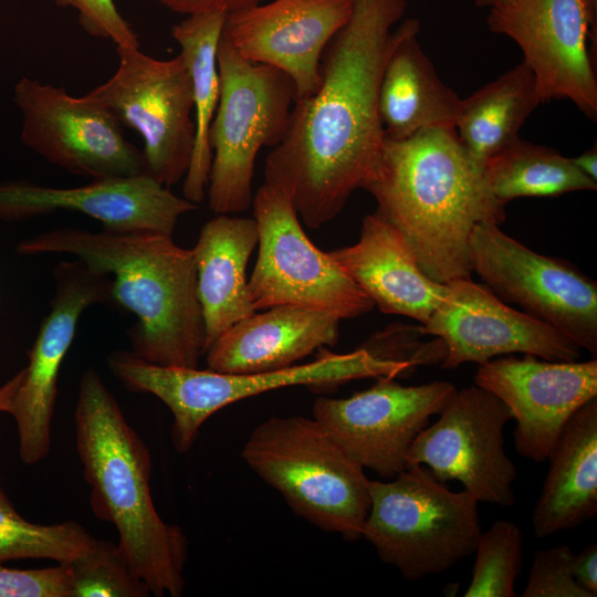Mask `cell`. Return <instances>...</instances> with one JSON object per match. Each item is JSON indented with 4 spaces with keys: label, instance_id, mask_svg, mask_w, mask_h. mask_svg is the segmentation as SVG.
Listing matches in <instances>:
<instances>
[{
    "label": "cell",
    "instance_id": "4",
    "mask_svg": "<svg viewBox=\"0 0 597 597\" xmlns=\"http://www.w3.org/2000/svg\"><path fill=\"white\" fill-rule=\"evenodd\" d=\"M74 421L94 515L116 527L118 546L153 595L181 596L188 540L158 514L149 450L94 369L81 378Z\"/></svg>",
    "mask_w": 597,
    "mask_h": 597
},
{
    "label": "cell",
    "instance_id": "35",
    "mask_svg": "<svg viewBox=\"0 0 597 597\" xmlns=\"http://www.w3.org/2000/svg\"><path fill=\"white\" fill-rule=\"evenodd\" d=\"M77 12L78 23L90 35L111 40L116 46L139 48L138 35L122 17L114 0H53Z\"/></svg>",
    "mask_w": 597,
    "mask_h": 597
},
{
    "label": "cell",
    "instance_id": "21",
    "mask_svg": "<svg viewBox=\"0 0 597 597\" xmlns=\"http://www.w3.org/2000/svg\"><path fill=\"white\" fill-rule=\"evenodd\" d=\"M334 313L279 305L253 313L224 331L205 352L208 369L254 374L289 368L339 337Z\"/></svg>",
    "mask_w": 597,
    "mask_h": 597
},
{
    "label": "cell",
    "instance_id": "16",
    "mask_svg": "<svg viewBox=\"0 0 597 597\" xmlns=\"http://www.w3.org/2000/svg\"><path fill=\"white\" fill-rule=\"evenodd\" d=\"M53 275L55 291L50 312L28 352L29 364L7 412L17 425L20 459L29 465L50 452L60 368L81 315L90 306L112 300L111 277L77 259L59 263Z\"/></svg>",
    "mask_w": 597,
    "mask_h": 597
},
{
    "label": "cell",
    "instance_id": "5",
    "mask_svg": "<svg viewBox=\"0 0 597 597\" xmlns=\"http://www.w3.org/2000/svg\"><path fill=\"white\" fill-rule=\"evenodd\" d=\"M107 365L128 390L151 394L170 409L174 417L171 441L181 453L192 447L208 418L244 398L289 386L325 390L352 380L397 378L413 373L405 363L378 358L362 347L345 354L323 347L313 362L254 374L161 366L124 350L112 353Z\"/></svg>",
    "mask_w": 597,
    "mask_h": 597
},
{
    "label": "cell",
    "instance_id": "12",
    "mask_svg": "<svg viewBox=\"0 0 597 597\" xmlns=\"http://www.w3.org/2000/svg\"><path fill=\"white\" fill-rule=\"evenodd\" d=\"M486 23L520 46L542 103L569 100L596 122L597 0H507Z\"/></svg>",
    "mask_w": 597,
    "mask_h": 597
},
{
    "label": "cell",
    "instance_id": "22",
    "mask_svg": "<svg viewBox=\"0 0 597 597\" xmlns=\"http://www.w3.org/2000/svg\"><path fill=\"white\" fill-rule=\"evenodd\" d=\"M328 253L383 313L425 324L444 296L447 284L421 270L399 231L377 212L365 216L357 242Z\"/></svg>",
    "mask_w": 597,
    "mask_h": 597
},
{
    "label": "cell",
    "instance_id": "8",
    "mask_svg": "<svg viewBox=\"0 0 597 597\" xmlns=\"http://www.w3.org/2000/svg\"><path fill=\"white\" fill-rule=\"evenodd\" d=\"M217 64L220 92L209 129L212 160L206 196L213 213L233 214L252 205L256 156L283 139L295 87L280 70L242 57L223 34Z\"/></svg>",
    "mask_w": 597,
    "mask_h": 597
},
{
    "label": "cell",
    "instance_id": "27",
    "mask_svg": "<svg viewBox=\"0 0 597 597\" xmlns=\"http://www.w3.org/2000/svg\"><path fill=\"white\" fill-rule=\"evenodd\" d=\"M542 103L536 80L525 62L462 98L455 130L462 146L483 169L485 163L513 140Z\"/></svg>",
    "mask_w": 597,
    "mask_h": 597
},
{
    "label": "cell",
    "instance_id": "19",
    "mask_svg": "<svg viewBox=\"0 0 597 597\" xmlns=\"http://www.w3.org/2000/svg\"><path fill=\"white\" fill-rule=\"evenodd\" d=\"M353 6L354 0H273L228 13L222 34L245 60L286 74L300 101L317 90L322 56Z\"/></svg>",
    "mask_w": 597,
    "mask_h": 597
},
{
    "label": "cell",
    "instance_id": "15",
    "mask_svg": "<svg viewBox=\"0 0 597 597\" xmlns=\"http://www.w3.org/2000/svg\"><path fill=\"white\" fill-rule=\"evenodd\" d=\"M347 398L318 397L313 418L364 469L392 479L408 468L407 455L418 434L457 392L450 381L402 386L379 377Z\"/></svg>",
    "mask_w": 597,
    "mask_h": 597
},
{
    "label": "cell",
    "instance_id": "33",
    "mask_svg": "<svg viewBox=\"0 0 597 597\" xmlns=\"http://www.w3.org/2000/svg\"><path fill=\"white\" fill-rule=\"evenodd\" d=\"M574 554L568 545L537 549L528 573L523 597H593L576 582Z\"/></svg>",
    "mask_w": 597,
    "mask_h": 597
},
{
    "label": "cell",
    "instance_id": "37",
    "mask_svg": "<svg viewBox=\"0 0 597 597\" xmlns=\"http://www.w3.org/2000/svg\"><path fill=\"white\" fill-rule=\"evenodd\" d=\"M576 582L593 597L597 595V546L589 544L578 554H574L572 563Z\"/></svg>",
    "mask_w": 597,
    "mask_h": 597
},
{
    "label": "cell",
    "instance_id": "25",
    "mask_svg": "<svg viewBox=\"0 0 597 597\" xmlns=\"http://www.w3.org/2000/svg\"><path fill=\"white\" fill-rule=\"evenodd\" d=\"M547 460L532 515L537 538L575 528L597 514V397L572 415Z\"/></svg>",
    "mask_w": 597,
    "mask_h": 597
},
{
    "label": "cell",
    "instance_id": "29",
    "mask_svg": "<svg viewBox=\"0 0 597 597\" xmlns=\"http://www.w3.org/2000/svg\"><path fill=\"white\" fill-rule=\"evenodd\" d=\"M95 540L74 521L49 525L27 521L0 484V564L18 559L70 563L88 552Z\"/></svg>",
    "mask_w": 597,
    "mask_h": 597
},
{
    "label": "cell",
    "instance_id": "30",
    "mask_svg": "<svg viewBox=\"0 0 597 597\" xmlns=\"http://www.w3.org/2000/svg\"><path fill=\"white\" fill-rule=\"evenodd\" d=\"M472 578L464 597H514L523 561V535L511 521L499 520L481 532Z\"/></svg>",
    "mask_w": 597,
    "mask_h": 597
},
{
    "label": "cell",
    "instance_id": "24",
    "mask_svg": "<svg viewBox=\"0 0 597 597\" xmlns=\"http://www.w3.org/2000/svg\"><path fill=\"white\" fill-rule=\"evenodd\" d=\"M258 241L254 218L217 214L200 230L191 250L205 324V352L224 331L256 312L245 271Z\"/></svg>",
    "mask_w": 597,
    "mask_h": 597
},
{
    "label": "cell",
    "instance_id": "39",
    "mask_svg": "<svg viewBox=\"0 0 597 597\" xmlns=\"http://www.w3.org/2000/svg\"><path fill=\"white\" fill-rule=\"evenodd\" d=\"M24 369H21L0 387V412H8L12 398L22 381Z\"/></svg>",
    "mask_w": 597,
    "mask_h": 597
},
{
    "label": "cell",
    "instance_id": "18",
    "mask_svg": "<svg viewBox=\"0 0 597 597\" xmlns=\"http://www.w3.org/2000/svg\"><path fill=\"white\" fill-rule=\"evenodd\" d=\"M474 384L510 408L516 420L517 453L544 462L572 415L597 397V360L554 362L509 355L479 365Z\"/></svg>",
    "mask_w": 597,
    "mask_h": 597
},
{
    "label": "cell",
    "instance_id": "40",
    "mask_svg": "<svg viewBox=\"0 0 597 597\" xmlns=\"http://www.w3.org/2000/svg\"><path fill=\"white\" fill-rule=\"evenodd\" d=\"M479 7H489L492 8L499 3L505 2L507 0H474Z\"/></svg>",
    "mask_w": 597,
    "mask_h": 597
},
{
    "label": "cell",
    "instance_id": "34",
    "mask_svg": "<svg viewBox=\"0 0 597 597\" xmlns=\"http://www.w3.org/2000/svg\"><path fill=\"white\" fill-rule=\"evenodd\" d=\"M71 585L69 563L35 569L8 568L0 564V597H70Z\"/></svg>",
    "mask_w": 597,
    "mask_h": 597
},
{
    "label": "cell",
    "instance_id": "26",
    "mask_svg": "<svg viewBox=\"0 0 597 597\" xmlns=\"http://www.w3.org/2000/svg\"><path fill=\"white\" fill-rule=\"evenodd\" d=\"M227 14L223 11L188 14L171 30L192 84L195 144L182 191L184 197L196 205L206 198L212 160L209 129L219 101L217 51Z\"/></svg>",
    "mask_w": 597,
    "mask_h": 597
},
{
    "label": "cell",
    "instance_id": "14",
    "mask_svg": "<svg viewBox=\"0 0 597 597\" xmlns=\"http://www.w3.org/2000/svg\"><path fill=\"white\" fill-rule=\"evenodd\" d=\"M438 416L412 442L408 467L425 465L442 483L458 481L479 502L514 505L517 472L504 449L510 408L474 384L457 390Z\"/></svg>",
    "mask_w": 597,
    "mask_h": 597
},
{
    "label": "cell",
    "instance_id": "11",
    "mask_svg": "<svg viewBox=\"0 0 597 597\" xmlns=\"http://www.w3.org/2000/svg\"><path fill=\"white\" fill-rule=\"evenodd\" d=\"M472 272L495 296L551 325L594 358L597 355V283L573 263L541 254L479 223L470 238Z\"/></svg>",
    "mask_w": 597,
    "mask_h": 597
},
{
    "label": "cell",
    "instance_id": "28",
    "mask_svg": "<svg viewBox=\"0 0 597 597\" xmlns=\"http://www.w3.org/2000/svg\"><path fill=\"white\" fill-rule=\"evenodd\" d=\"M483 175L491 193L504 206L521 197L597 189V182L580 172L569 157L520 137L485 163Z\"/></svg>",
    "mask_w": 597,
    "mask_h": 597
},
{
    "label": "cell",
    "instance_id": "38",
    "mask_svg": "<svg viewBox=\"0 0 597 597\" xmlns=\"http://www.w3.org/2000/svg\"><path fill=\"white\" fill-rule=\"evenodd\" d=\"M573 165L585 176L597 182V146L596 144L583 154L570 158Z\"/></svg>",
    "mask_w": 597,
    "mask_h": 597
},
{
    "label": "cell",
    "instance_id": "1",
    "mask_svg": "<svg viewBox=\"0 0 597 597\" xmlns=\"http://www.w3.org/2000/svg\"><path fill=\"white\" fill-rule=\"evenodd\" d=\"M407 0H354L348 22L321 61V82L295 101L283 139L269 153L264 181L283 188L311 229L335 219L380 158L378 92Z\"/></svg>",
    "mask_w": 597,
    "mask_h": 597
},
{
    "label": "cell",
    "instance_id": "23",
    "mask_svg": "<svg viewBox=\"0 0 597 597\" xmlns=\"http://www.w3.org/2000/svg\"><path fill=\"white\" fill-rule=\"evenodd\" d=\"M407 19L392 32L378 92V115L386 138L405 139L430 127H455L462 98L446 85Z\"/></svg>",
    "mask_w": 597,
    "mask_h": 597
},
{
    "label": "cell",
    "instance_id": "6",
    "mask_svg": "<svg viewBox=\"0 0 597 597\" xmlns=\"http://www.w3.org/2000/svg\"><path fill=\"white\" fill-rule=\"evenodd\" d=\"M241 455L295 514L345 541L362 538L370 480L314 418H268L254 428Z\"/></svg>",
    "mask_w": 597,
    "mask_h": 597
},
{
    "label": "cell",
    "instance_id": "36",
    "mask_svg": "<svg viewBox=\"0 0 597 597\" xmlns=\"http://www.w3.org/2000/svg\"><path fill=\"white\" fill-rule=\"evenodd\" d=\"M169 10L192 14L207 11H223L230 13L243 8L262 3L264 0H157Z\"/></svg>",
    "mask_w": 597,
    "mask_h": 597
},
{
    "label": "cell",
    "instance_id": "7",
    "mask_svg": "<svg viewBox=\"0 0 597 597\" xmlns=\"http://www.w3.org/2000/svg\"><path fill=\"white\" fill-rule=\"evenodd\" d=\"M362 537L408 580L437 575L472 555L482 532L479 501L454 492L422 465L370 480Z\"/></svg>",
    "mask_w": 597,
    "mask_h": 597
},
{
    "label": "cell",
    "instance_id": "13",
    "mask_svg": "<svg viewBox=\"0 0 597 597\" xmlns=\"http://www.w3.org/2000/svg\"><path fill=\"white\" fill-rule=\"evenodd\" d=\"M13 102L22 115V143L49 163L91 179L145 174L143 151L87 94L75 97L64 87L23 76L14 85Z\"/></svg>",
    "mask_w": 597,
    "mask_h": 597
},
{
    "label": "cell",
    "instance_id": "20",
    "mask_svg": "<svg viewBox=\"0 0 597 597\" xmlns=\"http://www.w3.org/2000/svg\"><path fill=\"white\" fill-rule=\"evenodd\" d=\"M197 208L146 174L92 179L72 188L27 181L0 184V218L6 220L71 211L98 220L105 230L172 235L179 218Z\"/></svg>",
    "mask_w": 597,
    "mask_h": 597
},
{
    "label": "cell",
    "instance_id": "17",
    "mask_svg": "<svg viewBox=\"0 0 597 597\" xmlns=\"http://www.w3.org/2000/svg\"><path fill=\"white\" fill-rule=\"evenodd\" d=\"M420 326L425 335L443 342V369L465 363L482 365L515 353L554 362L580 358L582 349L570 338L510 306L471 277L448 283L442 301Z\"/></svg>",
    "mask_w": 597,
    "mask_h": 597
},
{
    "label": "cell",
    "instance_id": "10",
    "mask_svg": "<svg viewBox=\"0 0 597 597\" xmlns=\"http://www.w3.org/2000/svg\"><path fill=\"white\" fill-rule=\"evenodd\" d=\"M118 66L86 94L144 143L145 174L167 188L185 178L195 144L192 84L179 53L155 59L135 46H116Z\"/></svg>",
    "mask_w": 597,
    "mask_h": 597
},
{
    "label": "cell",
    "instance_id": "2",
    "mask_svg": "<svg viewBox=\"0 0 597 597\" xmlns=\"http://www.w3.org/2000/svg\"><path fill=\"white\" fill-rule=\"evenodd\" d=\"M363 189L375 198V212L406 240L421 270L441 284L471 277L473 229L506 219L505 206L491 193L455 127H430L405 139L385 137Z\"/></svg>",
    "mask_w": 597,
    "mask_h": 597
},
{
    "label": "cell",
    "instance_id": "9",
    "mask_svg": "<svg viewBox=\"0 0 597 597\" xmlns=\"http://www.w3.org/2000/svg\"><path fill=\"white\" fill-rule=\"evenodd\" d=\"M251 206L258 224L259 251L248 292L256 311L296 305L348 320L375 307L329 253L308 239L283 188L264 181L253 195Z\"/></svg>",
    "mask_w": 597,
    "mask_h": 597
},
{
    "label": "cell",
    "instance_id": "32",
    "mask_svg": "<svg viewBox=\"0 0 597 597\" xmlns=\"http://www.w3.org/2000/svg\"><path fill=\"white\" fill-rule=\"evenodd\" d=\"M422 336L425 334L420 324L417 326L391 324L373 335L360 347L378 358L405 363L413 370L420 365H441L447 355L443 342L436 337L431 342L423 343L420 341Z\"/></svg>",
    "mask_w": 597,
    "mask_h": 597
},
{
    "label": "cell",
    "instance_id": "3",
    "mask_svg": "<svg viewBox=\"0 0 597 597\" xmlns=\"http://www.w3.org/2000/svg\"><path fill=\"white\" fill-rule=\"evenodd\" d=\"M18 251L70 254L112 276L111 302L137 320L129 329L132 352L161 366L198 367L206 335L196 263L192 250L176 244L172 235L57 228L23 240Z\"/></svg>",
    "mask_w": 597,
    "mask_h": 597
},
{
    "label": "cell",
    "instance_id": "31",
    "mask_svg": "<svg viewBox=\"0 0 597 597\" xmlns=\"http://www.w3.org/2000/svg\"><path fill=\"white\" fill-rule=\"evenodd\" d=\"M70 597H148L149 587L132 568L118 544L96 538L92 548L69 563Z\"/></svg>",
    "mask_w": 597,
    "mask_h": 597
}]
</instances>
